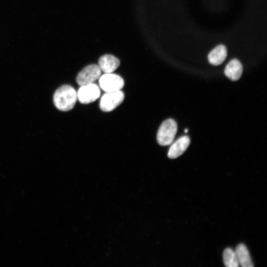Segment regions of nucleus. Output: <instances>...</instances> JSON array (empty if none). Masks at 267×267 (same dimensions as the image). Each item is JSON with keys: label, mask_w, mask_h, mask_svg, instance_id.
I'll return each mask as SVG.
<instances>
[{"label": "nucleus", "mask_w": 267, "mask_h": 267, "mask_svg": "<svg viewBox=\"0 0 267 267\" xmlns=\"http://www.w3.org/2000/svg\"><path fill=\"white\" fill-rule=\"evenodd\" d=\"M227 55L226 47L220 44L214 48L208 56L209 62L213 65H219L225 60Z\"/></svg>", "instance_id": "10"}, {"label": "nucleus", "mask_w": 267, "mask_h": 267, "mask_svg": "<svg viewBox=\"0 0 267 267\" xmlns=\"http://www.w3.org/2000/svg\"><path fill=\"white\" fill-rule=\"evenodd\" d=\"M190 142V138L187 136L179 138L171 146L168 153V157L175 159L181 155L188 147Z\"/></svg>", "instance_id": "7"}, {"label": "nucleus", "mask_w": 267, "mask_h": 267, "mask_svg": "<svg viewBox=\"0 0 267 267\" xmlns=\"http://www.w3.org/2000/svg\"><path fill=\"white\" fill-rule=\"evenodd\" d=\"M188 129H185L184 130V132H185V133H187L188 132Z\"/></svg>", "instance_id": "13"}, {"label": "nucleus", "mask_w": 267, "mask_h": 267, "mask_svg": "<svg viewBox=\"0 0 267 267\" xmlns=\"http://www.w3.org/2000/svg\"><path fill=\"white\" fill-rule=\"evenodd\" d=\"M223 261L227 267H237L239 264L235 251L228 248L223 253Z\"/></svg>", "instance_id": "12"}, {"label": "nucleus", "mask_w": 267, "mask_h": 267, "mask_svg": "<svg viewBox=\"0 0 267 267\" xmlns=\"http://www.w3.org/2000/svg\"><path fill=\"white\" fill-rule=\"evenodd\" d=\"M177 132V124L175 121L169 119L160 126L157 134L158 143L163 146L171 144Z\"/></svg>", "instance_id": "2"}, {"label": "nucleus", "mask_w": 267, "mask_h": 267, "mask_svg": "<svg viewBox=\"0 0 267 267\" xmlns=\"http://www.w3.org/2000/svg\"><path fill=\"white\" fill-rule=\"evenodd\" d=\"M99 85L106 92L121 90L124 86V81L120 76L111 73H105L99 77Z\"/></svg>", "instance_id": "3"}, {"label": "nucleus", "mask_w": 267, "mask_h": 267, "mask_svg": "<svg viewBox=\"0 0 267 267\" xmlns=\"http://www.w3.org/2000/svg\"><path fill=\"white\" fill-rule=\"evenodd\" d=\"M77 100V93L75 89L69 85L59 87L53 95V102L56 107L62 111L71 110Z\"/></svg>", "instance_id": "1"}, {"label": "nucleus", "mask_w": 267, "mask_h": 267, "mask_svg": "<svg viewBox=\"0 0 267 267\" xmlns=\"http://www.w3.org/2000/svg\"><path fill=\"white\" fill-rule=\"evenodd\" d=\"M242 71L243 67L240 62L236 59H233L226 65L224 74L232 81H237L241 77Z\"/></svg>", "instance_id": "9"}, {"label": "nucleus", "mask_w": 267, "mask_h": 267, "mask_svg": "<svg viewBox=\"0 0 267 267\" xmlns=\"http://www.w3.org/2000/svg\"><path fill=\"white\" fill-rule=\"evenodd\" d=\"M124 97V94L121 90L106 92L100 99V108L104 112L111 111L123 102Z\"/></svg>", "instance_id": "4"}, {"label": "nucleus", "mask_w": 267, "mask_h": 267, "mask_svg": "<svg viewBox=\"0 0 267 267\" xmlns=\"http://www.w3.org/2000/svg\"><path fill=\"white\" fill-rule=\"evenodd\" d=\"M77 99L83 104H89L96 100L100 96L98 87L91 83L81 86L77 92Z\"/></svg>", "instance_id": "6"}, {"label": "nucleus", "mask_w": 267, "mask_h": 267, "mask_svg": "<svg viewBox=\"0 0 267 267\" xmlns=\"http://www.w3.org/2000/svg\"><path fill=\"white\" fill-rule=\"evenodd\" d=\"M120 64L119 59L111 54L104 55L98 59V66L105 73H112Z\"/></svg>", "instance_id": "8"}, {"label": "nucleus", "mask_w": 267, "mask_h": 267, "mask_svg": "<svg viewBox=\"0 0 267 267\" xmlns=\"http://www.w3.org/2000/svg\"><path fill=\"white\" fill-rule=\"evenodd\" d=\"M239 264L242 267H252L253 264L249 251L243 244H238L235 251Z\"/></svg>", "instance_id": "11"}, {"label": "nucleus", "mask_w": 267, "mask_h": 267, "mask_svg": "<svg viewBox=\"0 0 267 267\" xmlns=\"http://www.w3.org/2000/svg\"><path fill=\"white\" fill-rule=\"evenodd\" d=\"M101 70L98 65L91 64L82 69L76 78L77 83L81 86L93 83L100 77Z\"/></svg>", "instance_id": "5"}]
</instances>
